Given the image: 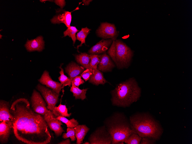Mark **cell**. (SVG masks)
<instances>
[{"mask_svg": "<svg viewBox=\"0 0 192 144\" xmlns=\"http://www.w3.org/2000/svg\"><path fill=\"white\" fill-rule=\"evenodd\" d=\"M44 42L41 36L29 40L28 39L25 46L28 51L30 52L37 51H41L44 48Z\"/></svg>", "mask_w": 192, "mask_h": 144, "instance_id": "14", "label": "cell"}, {"mask_svg": "<svg viewBox=\"0 0 192 144\" xmlns=\"http://www.w3.org/2000/svg\"><path fill=\"white\" fill-rule=\"evenodd\" d=\"M56 118L66 124L68 128H74L78 125V122L77 120L74 118L69 120L65 117L62 116H59Z\"/></svg>", "mask_w": 192, "mask_h": 144, "instance_id": "27", "label": "cell"}, {"mask_svg": "<svg viewBox=\"0 0 192 144\" xmlns=\"http://www.w3.org/2000/svg\"><path fill=\"white\" fill-rule=\"evenodd\" d=\"M156 141L150 138L146 137L142 138L139 144H155Z\"/></svg>", "mask_w": 192, "mask_h": 144, "instance_id": "34", "label": "cell"}, {"mask_svg": "<svg viewBox=\"0 0 192 144\" xmlns=\"http://www.w3.org/2000/svg\"><path fill=\"white\" fill-rule=\"evenodd\" d=\"M55 4L59 6L61 9H62L66 5L65 0H55L54 1Z\"/></svg>", "mask_w": 192, "mask_h": 144, "instance_id": "35", "label": "cell"}, {"mask_svg": "<svg viewBox=\"0 0 192 144\" xmlns=\"http://www.w3.org/2000/svg\"><path fill=\"white\" fill-rule=\"evenodd\" d=\"M38 81L47 87L50 88L58 94L61 91L62 85L60 82L53 80L49 75V72L45 70Z\"/></svg>", "mask_w": 192, "mask_h": 144, "instance_id": "11", "label": "cell"}, {"mask_svg": "<svg viewBox=\"0 0 192 144\" xmlns=\"http://www.w3.org/2000/svg\"><path fill=\"white\" fill-rule=\"evenodd\" d=\"M113 41L111 39H102L91 48L88 52L90 54H98L104 53L108 49Z\"/></svg>", "mask_w": 192, "mask_h": 144, "instance_id": "13", "label": "cell"}, {"mask_svg": "<svg viewBox=\"0 0 192 144\" xmlns=\"http://www.w3.org/2000/svg\"><path fill=\"white\" fill-rule=\"evenodd\" d=\"M104 123L111 136L112 144H123L131 134L135 133L126 116L121 113L114 114L105 121Z\"/></svg>", "mask_w": 192, "mask_h": 144, "instance_id": "4", "label": "cell"}, {"mask_svg": "<svg viewBox=\"0 0 192 144\" xmlns=\"http://www.w3.org/2000/svg\"><path fill=\"white\" fill-rule=\"evenodd\" d=\"M65 70L72 81L75 77L82 74L84 70V68L72 62L66 67Z\"/></svg>", "mask_w": 192, "mask_h": 144, "instance_id": "18", "label": "cell"}, {"mask_svg": "<svg viewBox=\"0 0 192 144\" xmlns=\"http://www.w3.org/2000/svg\"><path fill=\"white\" fill-rule=\"evenodd\" d=\"M71 143L69 139H67L66 140L63 141L58 144H70Z\"/></svg>", "mask_w": 192, "mask_h": 144, "instance_id": "36", "label": "cell"}, {"mask_svg": "<svg viewBox=\"0 0 192 144\" xmlns=\"http://www.w3.org/2000/svg\"><path fill=\"white\" fill-rule=\"evenodd\" d=\"M91 30L87 27L82 28L81 30L77 33L76 39L81 42L80 44L77 46L78 50L79 47L82 46L83 44L84 43L85 44V39Z\"/></svg>", "mask_w": 192, "mask_h": 144, "instance_id": "24", "label": "cell"}, {"mask_svg": "<svg viewBox=\"0 0 192 144\" xmlns=\"http://www.w3.org/2000/svg\"><path fill=\"white\" fill-rule=\"evenodd\" d=\"M116 65L119 68L128 67L133 55L130 49L120 40L115 41Z\"/></svg>", "mask_w": 192, "mask_h": 144, "instance_id": "5", "label": "cell"}, {"mask_svg": "<svg viewBox=\"0 0 192 144\" xmlns=\"http://www.w3.org/2000/svg\"><path fill=\"white\" fill-rule=\"evenodd\" d=\"M62 64L59 67L61 69V71L59 72L60 76L58 77L59 81L62 85V89H63L65 87L67 86L71 87L72 85V82L70 79L64 74V70L62 67Z\"/></svg>", "mask_w": 192, "mask_h": 144, "instance_id": "25", "label": "cell"}, {"mask_svg": "<svg viewBox=\"0 0 192 144\" xmlns=\"http://www.w3.org/2000/svg\"><path fill=\"white\" fill-rule=\"evenodd\" d=\"M13 117L9 109L8 103L7 102L1 100L0 102V121L13 122Z\"/></svg>", "mask_w": 192, "mask_h": 144, "instance_id": "17", "label": "cell"}, {"mask_svg": "<svg viewBox=\"0 0 192 144\" xmlns=\"http://www.w3.org/2000/svg\"><path fill=\"white\" fill-rule=\"evenodd\" d=\"M113 105L125 107L136 101L141 95V89L133 78L118 84L111 92Z\"/></svg>", "mask_w": 192, "mask_h": 144, "instance_id": "3", "label": "cell"}, {"mask_svg": "<svg viewBox=\"0 0 192 144\" xmlns=\"http://www.w3.org/2000/svg\"><path fill=\"white\" fill-rule=\"evenodd\" d=\"M115 41H113L112 44L110 47L107 51V53L113 60L116 64V61L115 55Z\"/></svg>", "mask_w": 192, "mask_h": 144, "instance_id": "31", "label": "cell"}, {"mask_svg": "<svg viewBox=\"0 0 192 144\" xmlns=\"http://www.w3.org/2000/svg\"><path fill=\"white\" fill-rule=\"evenodd\" d=\"M89 141L91 144H110L111 136L105 126L97 128L90 136Z\"/></svg>", "mask_w": 192, "mask_h": 144, "instance_id": "6", "label": "cell"}, {"mask_svg": "<svg viewBox=\"0 0 192 144\" xmlns=\"http://www.w3.org/2000/svg\"><path fill=\"white\" fill-rule=\"evenodd\" d=\"M115 66L109 56L106 53L101 55L100 61L97 69L103 72L110 71Z\"/></svg>", "mask_w": 192, "mask_h": 144, "instance_id": "15", "label": "cell"}, {"mask_svg": "<svg viewBox=\"0 0 192 144\" xmlns=\"http://www.w3.org/2000/svg\"><path fill=\"white\" fill-rule=\"evenodd\" d=\"M141 138L137 134L133 133L125 139L124 142L127 144H139Z\"/></svg>", "mask_w": 192, "mask_h": 144, "instance_id": "28", "label": "cell"}, {"mask_svg": "<svg viewBox=\"0 0 192 144\" xmlns=\"http://www.w3.org/2000/svg\"><path fill=\"white\" fill-rule=\"evenodd\" d=\"M79 31L76 27L74 26H70L64 32V37L68 36L71 38L73 42V45L75 44L76 37V34L77 32Z\"/></svg>", "mask_w": 192, "mask_h": 144, "instance_id": "26", "label": "cell"}, {"mask_svg": "<svg viewBox=\"0 0 192 144\" xmlns=\"http://www.w3.org/2000/svg\"><path fill=\"white\" fill-rule=\"evenodd\" d=\"M43 116L48 127L54 132L57 137L61 135L62 133L65 132L61 126L63 125L62 122L54 116L46 114Z\"/></svg>", "mask_w": 192, "mask_h": 144, "instance_id": "10", "label": "cell"}, {"mask_svg": "<svg viewBox=\"0 0 192 144\" xmlns=\"http://www.w3.org/2000/svg\"><path fill=\"white\" fill-rule=\"evenodd\" d=\"M92 0H83L82 1L83 2V5H88L90 2H91Z\"/></svg>", "mask_w": 192, "mask_h": 144, "instance_id": "37", "label": "cell"}, {"mask_svg": "<svg viewBox=\"0 0 192 144\" xmlns=\"http://www.w3.org/2000/svg\"><path fill=\"white\" fill-rule=\"evenodd\" d=\"M52 112L56 118L59 116L70 117L72 114L71 113H68V108L66 105H62L61 103L58 106L54 107Z\"/></svg>", "mask_w": 192, "mask_h": 144, "instance_id": "22", "label": "cell"}, {"mask_svg": "<svg viewBox=\"0 0 192 144\" xmlns=\"http://www.w3.org/2000/svg\"><path fill=\"white\" fill-rule=\"evenodd\" d=\"M75 59L77 63L80 64L84 68L91 69L90 63L91 55L85 53H81L75 55Z\"/></svg>", "mask_w": 192, "mask_h": 144, "instance_id": "21", "label": "cell"}, {"mask_svg": "<svg viewBox=\"0 0 192 144\" xmlns=\"http://www.w3.org/2000/svg\"><path fill=\"white\" fill-rule=\"evenodd\" d=\"M99 37L103 39H111L115 41L119 34L115 25L107 22H102L96 31Z\"/></svg>", "mask_w": 192, "mask_h": 144, "instance_id": "9", "label": "cell"}, {"mask_svg": "<svg viewBox=\"0 0 192 144\" xmlns=\"http://www.w3.org/2000/svg\"><path fill=\"white\" fill-rule=\"evenodd\" d=\"M13 122L9 121L0 122V141L2 143L7 142L12 127Z\"/></svg>", "mask_w": 192, "mask_h": 144, "instance_id": "16", "label": "cell"}, {"mask_svg": "<svg viewBox=\"0 0 192 144\" xmlns=\"http://www.w3.org/2000/svg\"><path fill=\"white\" fill-rule=\"evenodd\" d=\"M48 1L49 0H40V1L42 2H44L46 1Z\"/></svg>", "mask_w": 192, "mask_h": 144, "instance_id": "39", "label": "cell"}, {"mask_svg": "<svg viewBox=\"0 0 192 144\" xmlns=\"http://www.w3.org/2000/svg\"><path fill=\"white\" fill-rule=\"evenodd\" d=\"M83 144H90V143H89V142H85Z\"/></svg>", "mask_w": 192, "mask_h": 144, "instance_id": "38", "label": "cell"}, {"mask_svg": "<svg viewBox=\"0 0 192 144\" xmlns=\"http://www.w3.org/2000/svg\"><path fill=\"white\" fill-rule=\"evenodd\" d=\"M91 60L90 67L92 70L97 69V66L100 61L101 55L98 54H90Z\"/></svg>", "mask_w": 192, "mask_h": 144, "instance_id": "29", "label": "cell"}, {"mask_svg": "<svg viewBox=\"0 0 192 144\" xmlns=\"http://www.w3.org/2000/svg\"><path fill=\"white\" fill-rule=\"evenodd\" d=\"M72 83L76 86L78 87L79 85L83 84L85 82L84 80L81 78V76H78L75 77L72 81Z\"/></svg>", "mask_w": 192, "mask_h": 144, "instance_id": "33", "label": "cell"}, {"mask_svg": "<svg viewBox=\"0 0 192 144\" xmlns=\"http://www.w3.org/2000/svg\"><path fill=\"white\" fill-rule=\"evenodd\" d=\"M31 102L32 110L36 113L43 116L46 114L54 116L52 111L47 108V104L41 95L35 90L32 94Z\"/></svg>", "mask_w": 192, "mask_h": 144, "instance_id": "7", "label": "cell"}, {"mask_svg": "<svg viewBox=\"0 0 192 144\" xmlns=\"http://www.w3.org/2000/svg\"><path fill=\"white\" fill-rule=\"evenodd\" d=\"M66 133H64L62 135V138L64 139H66L70 137L71 141H73L76 140L75 135V130L74 128H68L67 129Z\"/></svg>", "mask_w": 192, "mask_h": 144, "instance_id": "30", "label": "cell"}, {"mask_svg": "<svg viewBox=\"0 0 192 144\" xmlns=\"http://www.w3.org/2000/svg\"><path fill=\"white\" fill-rule=\"evenodd\" d=\"M88 89H80L72 83L70 91L73 94L75 99H80L83 100L86 98V94Z\"/></svg>", "mask_w": 192, "mask_h": 144, "instance_id": "23", "label": "cell"}, {"mask_svg": "<svg viewBox=\"0 0 192 144\" xmlns=\"http://www.w3.org/2000/svg\"><path fill=\"white\" fill-rule=\"evenodd\" d=\"M12 115V128L16 138L27 144H47L51 139L43 116L34 112L24 98L14 101L9 109Z\"/></svg>", "mask_w": 192, "mask_h": 144, "instance_id": "1", "label": "cell"}, {"mask_svg": "<svg viewBox=\"0 0 192 144\" xmlns=\"http://www.w3.org/2000/svg\"><path fill=\"white\" fill-rule=\"evenodd\" d=\"M37 88L45 99L47 104V108L52 111L58 101L59 94L39 84L37 85Z\"/></svg>", "mask_w": 192, "mask_h": 144, "instance_id": "8", "label": "cell"}, {"mask_svg": "<svg viewBox=\"0 0 192 144\" xmlns=\"http://www.w3.org/2000/svg\"><path fill=\"white\" fill-rule=\"evenodd\" d=\"M74 128L76 139V144H80L82 143L83 140L89 130V128L85 125H78Z\"/></svg>", "mask_w": 192, "mask_h": 144, "instance_id": "20", "label": "cell"}, {"mask_svg": "<svg viewBox=\"0 0 192 144\" xmlns=\"http://www.w3.org/2000/svg\"><path fill=\"white\" fill-rule=\"evenodd\" d=\"M92 73L93 70L92 69H86L81 74V76L85 80V81H87L89 80Z\"/></svg>", "mask_w": 192, "mask_h": 144, "instance_id": "32", "label": "cell"}, {"mask_svg": "<svg viewBox=\"0 0 192 144\" xmlns=\"http://www.w3.org/2000/svg\"><path fill=\"white\" fill-rule=\"evenodd\" d=\"M89 80V82L97 86L108 82L104 78L102 73L97 69L93 70L92 74Z\"/></svg>", "mask_w": 192, "mask_h": 144, "instance_id": "19", "label": "cell"}, {"mask_svg": "<svg viewBox=\"0 0 192 144\" xmlns=\"http://www.w3.org/2000/svg\"><path fill=\"white\" fill-rule=\"evenodd\" d=\"M130 123L133 131L141 138L158 140L163 132L160 123L148 114H137L131 116Z\"/></svg>", "mask_w": 192, "mask_h": 144, "instance_id": "2", "label": "cell"}, {"mask_svg": "<svg viewBox=\"0 0 192 144\" xmlns=\"http://www.w3.org/2000/svg\"><path fill=\"white\" fill-rule=\"evenodd\" d=\"M58 14H56L52 18L51 21L53 24L64 23L68 28L70 27L72 20L71 12L63 10L61 13L59 10Z\"/></svg>", "mask_w": 192, "mask_h": 144, "instance_id": "12", "label": "cell"}]
</instances>
